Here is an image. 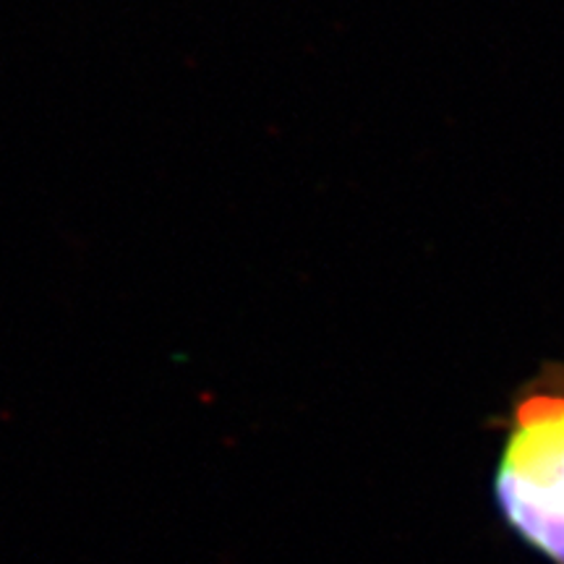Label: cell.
<instances>
[{
    "label": "cell",
    "mask_w": 564,
    "mask_h": 564,
    "mask_svg": "<svg viewBox=\"0 0 564 564\" xmlns=\"http://www.w3.org/2000/svg\"><path fill=\"white\" fill-rule=\"evenodd\" d=\"M491 494L528 549L564 564V364H544L512 394Z\"/></svg>",
    "instance_id": "cell-1"
}]
</instances>
